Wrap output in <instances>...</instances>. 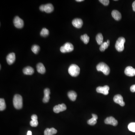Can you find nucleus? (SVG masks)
<instances>
[{
    "mask_svg": "<svg viewBox=\"0 0 135 135\" xmlns=\"http://www.w3.org/2000/svg\"><path fill=\"white\" fill-rule=\"evenodd\" d=\"M37 71L38 73L41 74H44L46 73V69L45 67L42 63H39L37 65Z\"/></svg>",
    "mask_w": 135,
    "mask_h": 135,
    "instance_id": "nucleus-17",
    "label": "nucleus"
},
{
    "mask_svg": "<svg viewBox=\"0 0 135 135\" xmlns=\"http://www.w3.org/2000/svg\"><path fill=\"white\" fill-rule=\"evenodd\" d=\"M31 119L32 120H37L38 117L37 115H33L31 116Z\"/></svg>",
    "mask_w": 135,
    "mask_h": 135,
    "instance_id": "nucleus-31",
    "label": "nucleus"
},
{
    "mask_svg": "<svg viewBox=\"0 0 135 135\" xmlns=\"http://www.w3.org/2000/svg\"><path fill=\"white\" fill-rule=\"evenodd\" d=\"M96 68L97 71L102 72L105 75H108L110 73V68L104 63H100L96 66Z\"/></svg>",
    "mask_w": 135,
    "mask_h": 135,
    "instance_id": "nucleus-3",
    "label": "nucleus"
},
{
    "mask_svg": "<svg viewBox=\"0 0 135 135\" xmlns=\"http://www.w3.org/2000/svg\"><path fill=\"white\" fill-rule=\"evenodd\" d=\"M132 7H133V10L135 12V1L133 2L132 4Z\"/></svg>",
    "mask_w": 135,
    "mask_h": 135,
    "instance_id": "nucleus-35",
    "label": "nucleus"
},
{
    "mask_svg": "<svg viewBox=\"0 0 135 135\" xmlns=\"http://www.w3.org/2000/svg\"><path fill=\"white\" fill-rule=\"evenodd\" d=\"M99 1L105 6L108 5L110 2L109 0H99Z\"/></svg>",
    "mask_w": 135,
    "mask_h": 135,
    "instance_id": "nucleus-30",
    "label": "nucleus"
},
{
    "mask_svg": "<svg viewBox=\"0 0 135 135\" xmlns=\"http://www.w3.org/2000/svg\"><path fill=\"white\" fill-rule=\"evenodd\" d=\"M6 105L5 99L3 98L0 99V110H4L6 108Z\"/></svg>",
    "mask_w": 135,
    "mask_h": 135,
    "instance_id": "nucleus-23",
    "label": "nucleus"
},
{
    "mask_svg": "<svg viewBox=\"0 0 135 135\" xmlns=\"http://www.w3.org/2000/svg\"><path fill=\"white\" fill-rule=\"evenodd\" d=\"M125 39L123 37H120L117 40L115 44V48L119 52H121L124 49V44Z\"/></svg>",
    "mask_w": 135,
    "mask_h": 135,
    "instance_id": "nucleus-4",
    "label": "nucleus"
},
{
    "mask_svg": "<svg viewBox=\"0 0 135 135\" xmlns=\"http://www.w3.org/2000/svg\"><path fill=\"white\" fill-rule=\"evenodd\" d=\"M44 5H42L39 7V10L41 11H44Z\"/></svg>",
    "mask_w": 135,
    "mask_h": 135,
    "instance_id": "nucleus-33",
    "label": "nucleus"
},
{
    "mask_svg": "<svg viewBox=\"0 0 135 135\" xmlns=\"http://www.w3.org/2000/svg\"><path fill=\"white\" fill-rule=\"evenodd\" d=\"M13 23L15 27L17 28L21 29L23 27V21L19 16H16L14 18Z\"/></svg>",
    "mask_w": 135,
    "mask_h": 135,
    "instance_id": "nucleus-6",
    "label": "nucleus"
},
{
    "mask_svg": "<svg viewBox=\"0 0 135 135\" xmlns=\"http://www.w3.org/2000/svg\"><path fill=\"white\" fill-rule=\"evenodd\" d=\"M112 15L113 17L116 20L119 21L122 18V15L120 12L116 10H114L112 11Z\"/></svg>",
    "mask_w": 135,
    "mask_h": 135,
    "instance_id": "nucleus-15",
    "label": "nucleus"
},
{
    "mask_svg": "<svg viewBox=\"0 0 135 135\" xmlns=\"http://www.w3.org/2000/svg\"><path fill=\"white\" fill-rule=\"evenodd\" d=\"M108 45L106 42H104L100 46L99 48V50L101 51H104L106 50V49H107L108 47Z\"/></svg>",
    "mask_w": 135,
    "mask_h": 135,
    "instance_id": "nucleus-26",
    "label": "nucleus"
},
{
    "mask_svg": "<svg viewBox=\"0 0 135 135\" xmlns=\"http://www.w3.org/2000/svg\"><path fill=\"white\" fill-rule=\"evenodd\" d=\"M97 122V120L92 117L87 121V124L90 125H94Z\"/></svg>",
    "mask_w": 135,
    "mask_h": 135,
    "instance_id": "nucleus-28",
    "label": "nucleus"
},
{
    "mask_svg": "<svg viewBox=\"0 0 135 135\" xmlns=\"http://www.w3.org/2000/svg\"><path fill=\"white\" fill-rule=\"evenodd\" d=\"M125 73L128 76H135V69L131 66L127 67L125 70Z\"/></svg>",
    "mask_w": 135,
    "mask_h": 135,
    "instance_id": "nucleus-11",
    "label": "nucleus"
},
{
    "mask_svg": "<svg viewBox=\"0 0 135 135\" xmlns=\"http://www.w3.org/2000/svg\"><path fill=\"white\" fill-rule=\"evenodd\" d=\"M72 24L75 28L80 29L82 27L83 25V21L81 19L76 18L73 20L72 21Z\"/></svg>",
    "mask_w": 135,
    "mask_h": 135,
    "instance_id": "nucleus-12",
    "label": "nucleus"
},
{
    "mask_svg": "<svg viewBox=\"0 0 135 135\" xmlns=\"http://www.w3.org/2000/svg\"><path fill=\"white\" fill-rule=\"evenodd\" d=\"M114 102L118 104L122 107L125 105V103L123 100V98L120 95H117L114 96L113 98Z\"/></svg>",
    "mask_w": 135,
    "mask_h": 135,
    "instance_id": "nucleus-9",
    "label": "nucleus"
},
{
    "mask_svg": "<svg viewBox=\"0 0 135 135\" xmlns=\"http://www.w3.org/2000/svg\"><path fill=\"white\" fill-rule=\"evenodd\" d=\"M23 71L24 74L28 75H32L34 73V70L33 68L29 66L25 67L23 69Z\"/></svg>",
    "mask_w": 135,
    "mask_h": 135,
    "instance_id": "nucleus-16",
    "label": "nucleus"
},
{
    "mask_svg": "<svg viewBox=\"0 0 135 135\" xmlns=\"http://www.w3.org/2000/svg\"><path fill=\"white\" fill-rule=\"evenodd\" d=\"M104 122L106 124L111 125L114 126H116L118 124L117 120L112 116L107 117L104 120Z\"/></svg>",
    "mask_w": 135,
    "mask_h": 135,
    "instance_id": "nucleus-10",
    "label": "nucleus"
},
{
    "mask_svg": "<svg viewBox=\"0 0 135 135\" xmlns=\"http://www.w3.org/2000/svg\"><path fill=\"white\" fill-rule=\"evenodd\" d=\"M74 49L73 45L71 43L67 42L62 46L60 48V51L62 53H66L73 51Z\"/></svg>",
    "mask_w": 135,
    "mask_h": 135,
    "instance_id": "nucleus-5",
    "label": "nucleus"
},
{
    "mask_svg": "<svg viewBox=\"0 0 135 135\" xmlns=\"http://www.w3.org/2000/svg\"><path fill=\"white\" fill-rule=\"evenodd\" d=\"M68 71L71 76L76 77L77 76L80 74V68L77 65L72 64L69 67Z\"/></svg>",
    "mask_w": 135,
    "mask_h": 135,
    "instance_id": "nucleus-2",
    "label": "nucleus"
},
{
    "mask_svg": "<svg viewBox=\"0 0 135 135\" xmlns=\"http://www.w3.org/2000/svg\"><path fill=\"white\" fill-rule=\"evenodd\" d=\"M110 89V87L107 85H106L103 87L99 86L96 89V90L98 93H101L104 95H107L108 94V91Z\"/></svg>",
    "mask_w": 135,
    "mask_h": 135,
    "instance_id": "nucleus-7",
    "label": "nucleus"
},
{
    "mask_svg": "<svg viewBox=\"0 0 135 135\" xmlns=\"http://www.w3.org/2000/svg\"><path fill=\"white\" fill-rule=\"evenodd\" d=\"M84 1V0H76V1L77 2H82V1Z\"/></svg>",
    "mask_w": 135,
    "mask_h": 135,
    "instance_id": "nucleus-38",
    "label": "nucleus"
},
{
    "mask_svg": "<svg viewBox=\"0 0 135 135\" xmlns=\"http://www.w3.org/2000/svg\"><path fill=\"white\" fill-rule=\"evenodd\" d=\"M96 40L99 45H101L103 43V37L101 33L97 35L96 37Z\"/></svg>",
    "mask_w": 135,
    "mask_h": 135,
    "instance_id": "nucleus-21",
    "label": "nucleus"
},
{
    "mask_svg": "<svg viewBox=\"0 0 135 135\" xmlns=\"http://www.w3.org/2000/svg\"><path fill=\"white\" fill-rule=\"evenodd\" d=\"M92 117L95 118L97 120L98 119V116L95 114H92Z\"/></svg>",
    "mask_w": 135,
    "mask_h": 135,
    "instance_id": "nucleus-34",
    "label": "nucleus"
},
{
    "mask_svg": "<svg viewBox=\"0 0 135 135\" xmlns=\"http://www.w3.org/2000/svg\"><path fill=\"white\" fill-rule=\"evenodd\" d=\"M50 94V89L46 88L44 90V97L43 99V102L44 103H47L49 101L50 99L49 95Z\"/></svg>",
    "mask_w": 135,
    "mask_h": 135,
    "instance_id": "nucleus-14",
    "label": "nucleus"
},
{
    "mask_svg": "<svg viewBox=\"0 0 135 135\" xmlns=\"http://www.w3.org/2000/svg\"><path fill=\"white\" fill-rule=\"evenodd\" d=\"M128 128L130 131L135 133V123L132 122L130 123L128 125Z\"/></svg>",
    "mask_w": 135,
    "mask_h": 135,
    "instance_id": "nucleus-27",
    "label": "nucleus"
},
{
    "mask_svg": "<svg viewBox=\"0 0 135 135\" xmlns=\"http://www.w3.org/2000/svg\"><path fill=\"white\" fill-rule=\"evenodd\" d=\"M57 133V130L54 128L46 129L44 132V135H53Z\"/></svg>",
    "mask_w": 135,
    "mask_h": 135,
    "instance_id": "nucleus-19",
    "label": "nucleus"
},
{
    "mask_svg": "<svg viewBox=\"0 0 135 135\" xmlns=\"http://www.w3.org/2000/svg\"><path fill=\"white\" fill-rule=\"evenodd\" d=\"M27 135H32V133L30 131H28V133H27Z\"/></svg>",
    "mask_w": 135,
    "mask_h": 135,
    "instance_id": "nucleus-36",
    "label": "nucleus"
},
{
    "mask_svg": "<svg viewBox=\"0 0 135 135\" xmlns=\"http://www.w3.org/2000/svg\"><path fill=\"white\" fill-rule=\"evenodd\" d=\"M54 10V7L51 3H48L44 5V11L47 13H50Z\"/></svg>",
    "mask_w": 135,
    "mask_h": 135,
    "instance_id": "nucleus-18",
    "label": "nucleus"
},
{
    "mask_svg": "<svg viewBox=\"0 0 135 135\" xmlns=\"http://www.w3.org/2000/svg\"><path fill=\"white\" fill-rule=\"evenodd\" d=\"M68 96L70 100L72 101H75L77 97V94L74 91H70L68 93Z\"/></svg>",
    "mask_w": 135,
    "mask_h": 135,
    "instance_id": "nucleus-20",
    "label": "nucleus"
},
{
    "mask_svg": "<svg viewBox=\"0 0 135 135\" xmlns=\"http://www.w3.org/2000/svg\"><path fill=\"white\" fill-rule=\"evenodd\" d=\"M7 62L10 65L12 64L16 60V55L14 53H11L7 56Z\"/></svg>",
    "mask_w": 135,
    "mask_h": 135,
    "instance_id": "nucleus-13",
    "label": "nucleus"
},
{
    "mask_svg": "<svg viewBox=\"0 0 135 135\" xmlns=\"http://www.w3.org/2000/svg\"><path fill=\"white\" fill-rule=\"evenodd\" d=\"M106 42H107V44L108 45V46H109V45H110V41H109V40H107V41H106Z\"/></svg>",
    "mask_w": 135,
    "mask_h": 135,
    "instance_id": "nucleus-37",
    "label": "nucleus"
},
{
    "mask_svg": "<svg viewBox=\"0 0 135 135\" xmlns=\"http://www.w3.org/2000/svg\"><path fill=\"white\" fill-rule=\"evenodd\" d=\"M67 109V106L64 104H59L57 106H55L53 108V111L54 112L56 113H58L60 112H63Z\"/></svg>",
    "mask_w": 135,
    "mask_h": 135,
    "instance_id": "nucleus-8",
    "label": "nucleus"
},
{
    "mask_svg": "<svg viewBox=\"0 0 135 135\" xmlns=\"http://www.w3.org/2000/svg\"><path fill=\"white\" fill-rule=\"evenodd\" d=\"M130 90L132 92H135V85L131 86V87H130Z\"/></svg>",
    "mask_w": 135,
    "mask_h": 135,
    "instance_id": "nucleus-32",
    "label": "nucleus"
},
{
    "mask_svg": "<svg viewBox=\"0 0 135 135\" xmlns=\"http://www.w3.org/2000/svg\"><path fill=\"white\" fill-rule=\"evenodd\" d=\"M49 30H48L47 29L45 28L42 29L40 32V35L43 37H47L49 35Z\"/></svg>",
    "mask_w": 135,
    "mask_h": 135,
    "instance_id": "nucleus-24",
    "label": "nucleus"
},
{
    "mask_svg": "<svg viewBox=\"0 0 135 135\" xmlns=\"http://www.w3.org/2000/svg\"><path fill=\"white\" fill-rule=\"evenodd\" d=\"M30 124L31 126H32V127H36L38 125V120H32L30 122Z\"/></svg>",
    "mask_w": 135,
    "mask_h": 135,
    "instance_id": "nucleus-29",
    "label": "nucleus"
},
{
    "mask_svg": "<svg viewBox=\"0 0 135 135\" xmlns=\"http://www.w3.org/2000/svg\"><path fill=\"white\" fill-rule=\"evenodd\" d=\"M31 50L34 53L37 54L40 50V47L39 46L37 45H34L32 46Z\"/></svg>",
    "mask_w": 135,
    "mask_h": 135,
    "instance_id": "nucleus-25",
    "label": "nucleus"
},
{
    "mask_svg": "<svg viewBox=\"0 0 135 135\" xmlns=\"http://www.w3.org/2000/svg\"><path fill=\"white\" fill-rule=\"evenodd\" d=\"M14 107L16 109H20L23 107V98L20 95L16 94L14 96L13 99Z\"/></svg>",
    "mask_w": 135,
    "mask_h": 135,
    "instance_id": "nucleus-1",
    "label": "nucleus"
},
{
    "mask_svg": "<svg viewBox=\"0 0 135 135\" xmlns=\"http://www.w3.org/2000/svg\"><path fill=\"white\" fill-rule=\"evenodd\" d=\"M80 39L85 44H88L89 41V37L86 34L81 35L80 37Z\"/></svg>",
    "mask_w": 135,
    "mask_h": 135,
    "instance_id": "nucleus-22",
    "label": "nucleus"
}]
</instances>
